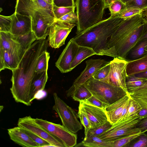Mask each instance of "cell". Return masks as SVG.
Wrapping results in <instances>:
<instances>
[{
  "instance_id": "cell-1",
  "label": "cell",
  "mask_w": 147,
  "mask_h": 147,
  "mask_svg": "<svg viewBox=\"0 0 147 147\" xmlns=\"http://www.w3.org/2000/svg\"><path fill=\"white\" fill-rule=\"evenodd\" d=\"M48 47L46 39L36 40L25 53L18 67L12 71L10 90L16 102L31 105L30 88L36 73V63L40 57L47 51Z\"/></svg>"
},
{
  "instance_id": "cell-2",
  "label": "cell",
  "mask_w": 147,
  "mask_h": 147,
  "mask_svg": "<svg viewBox=\"0 0 147 147\" xmlns=\"http://www.w3.org/2000/svg\"><path fill=\"white\" fill-rule=\"evenodd\" d=\"M123 20L118 16H110L77 34L72 38L79 45L92 48L96 55L113 57L108 42Z\"/></svg>"
},
{
  "instance_id": "cell-3",
  "label": "cell",
  "mask_w": 147,
  "mask_h": 147,
  "mask_svg": "<svg viewBox=\"0 0 147 147\" xmlns=\"http://www.w3.org/2000/svg\"><path fill=\"white\" fill-rule=\"evenodd\" d=\"M142 13L121 21L109 39L108 46L113 57L125 60L128 53L140 40L144 28Z\"/></svg>"
},
{
  "instance_id": "cell-4",
  "label": "cell",
  "mask_w": 147,
  "mask_h": 147,
  "mask_svg": "<svg viewBox=\"0 0 147 147\" xmlns=\"http://www.w3.org/2000/svg\"><path fill=\"white\" fill-rule=\"evenodd\" d=\"M76 34L103 20V0H76Z\"/></svg>"
},
{
  "instance_id": "cell-5",
  "label": "cell",
  "mask_w": 147,
  "mask_h": 147,
  "mask_svg": "<svg viewBox=\"0 0 147 147\" xmlns=\"http://www.w3.org/2000/svg\"><path fill=\"white\" fill-rule=\"evenodd\" d=\"M92 95L103 102L111 104L127 94L122 88L103 81L90 78L85 84Z\"/></svg>"
},
{
  "instance_id": "cell-6",
  "label": "cell",
  "mask_w": 147,
  "mask_h": 147,
  "mask_svg": "<svg viewBox=\"0 0 147 147\" xmlns=\"http://www.w3.org/2000/svg\"><path fill=\"white\" fill-rule=\"evenodd\" d=\"M54 104L53 109L57 113L62 125L71 132L75 133L82 129V125L78 120V114L57 95L53 94Z\"/></svg>"
},
{
  "instance_id": "cell-7",
  "label": "cell",
  "mask_w": 147,
  "mask_h": 147,
  "mask_svg": "<svg viewBox=\"0 0 147 147\" xmlns=\"http://www.w3.org/2000/svg\"><path fill=\"white\" fill-rule=\"evenodd\" d=\"M138 115L117 122L97 136L102 140H113L126 135L142 133L136 127L140 120Z\"/></svg>"
},
{
  "instance_id": "cell-8",
  "label": "cell",
  "mask_w": 147,
  "mask_h": 147,
  "mask_svg": "<svg viewBox=\"0 0 147 147\" xmlns=\"http://www.w3.org/2000/svg\"><path fill=\"white\" fill-rule=\"evenodd\" d=\"M53 5L43 0H17L15 12L32 17L38 13L55 18L52 10Z\"/></svg>"
},
{
  "instance_id": "cell-9",
  "label": "cell",
  "mask_w": 147,
  "mask_h": 147,
  "mask_svg": "<svg viewBox=\"0 0 147 147\" xmlns=\"http://www.w3.org/2000/svg\"><path fill=\"white\" fill-rule=\"evenodd\" d=\"M128 61L118 57L110 61V70L108 76L101 81L122 88L127 92L126 80L127 76V67Z\"/></svg>"
},
{
  "instance_id": "cell-10",
  "label": "cell",
  "mask_w": 147,
  "mask_h": 147,
  "mask_svg": "<svg viewBox=\"0 0 147 147\" xmlns=\"http://www.w3.org/2000/svg\"><path fill=\"white\" fill-rule=\"evenodd\" d=\"M35 120L37 124L61 141L65 147H72L77 144V135L67 129L62 125L41 119L36 118Z\"/></svg>"
},
{
  "instance_id": "cell-11",
  "label": "cell",
  "mask_w": 147,
  "mask_h": 147,
  "mask_svg": "<svg viewBox=\"0 0 147 147\" xmlns=\"http://www.w3.org/2000/svg\"><path fill=\"white\" fill-rule=\"evenodd\" d=\"M18 125L22 129L42 138L55 147H65L61 141L37 124L35 119L30 116L20 118L18 121Z\"/></svg>"
},
{
  "instance_id": "cell-12",
  "label": "cell",
  "mask_w": 147,
  "mask_h": 147,
  "mask_svg": "<svg viewBox=\"0 0 147 147\" xmlns=\"http://www.w3.org/2000/svg\"><path fill=\"white\" fill-rule=\"evenodd\" d=\"M76 25L55 19L51 26L48 35L49 45L52 48L56 49L64 45L67 37Z\"/></svg>"
},
{
  "instance_id": "cell-13",
  "label": "cell",
  "mask_w": 147,
  "mask_h": 147,
  "mask_svg": "<svg viewBox=\"0 0 147 147\" xmlns=\"http://www.w3.org/2000/svg\"><path fill=\"white\" fill-rule=\"evenodd\" d=\"M55 18L37 13L32 17V31L36 40L46 39Z\"/></svg>"
},
{
  "instance_id": "cell-14",
  "label": "cell",
  "mask_w": 147,
  "mask_h": 147,
  "mask_svg": "<svg viewBox=\"0 0 147 147\" xmlns=\"http://www.w3.org/2000/svg\"><path fill=\"white\" fill-rule=\"evenodd\" d=\"M79 45L71 38L55 63V66L62 73L71 71L70 65L77 53Z\"/></svg>"
},
{
  "instance_id": "cell-15",
  "label": "cell",
  "mask_w": 147,
  "mask_h": 147,
  "mask_svg": "<svg viewBox=\"0 0 147 147\" xmlns=\"http://www.w3.org/2000/svg\"><path fill=\"white\" fill-rule=\"evenodd\" d=\"M86 62L85 68L75 80L72 86L76 87L85 84L99 69L110 61L100 59H91L87 60Z\"/></svg>"
},
{
  "instance_id": "cell-16",
  "label": "cell",
  "mask_w": 147,
  "mask_h": 147,
  "mask_svg": "<svg viewBox=\"0 0 147 147\" xmlns=\"http://www.w3.org/2000/svg\"><path fill=\"white\" fill-rule=\"evenodd\" d=\"M24 54L21 48L14 51L0 49V71L5 69L12 71L16 69Z\"/></svg>"
},
{
  "instance_id": "cell-17",
  "label": "cell",
  "mask_w": 147,
  "mask_h": 147,
  "mask_svg": "<svg viewBox=\"0 0 147 147\" xmlns=\"http://www.w3.org/2000/svg\"><path fill=\"white\" fill-rule=\"evenodd\" d=\"M13 16L10 33L18 36L27 34L32 31V17L15 12Z\"/></svg>"
},
{
  "instance_id": "cell-18",
  "label": "cell",
  "mask_w": 147,
  "mask_h": 147,
  "mask_svg": "<svg viewBox=\"0 0 147 147\" xmlns=\"http://www.w3.org/2000/svg\"><path fill=\"white\" fill-rule=\"evenodd\" d=\"M80 105L86 113L92 127L102 125L108 121L105 109L80 101Z\"/></svg>"
},
{
  "instance_id": "cell-19",
  "label": "cell",
  "mask_w": 147,
  "mask_h": 147,
  "mask_svg": "<svg viewBox=\"0 0 147 147\" xmlns=\"http://www.w3.org/2000/svg\"><path fill=\"white\" fill-rule=\"evenodd\" d=\"M130 97L140 106L138 114L141 119L147 117V82L138 87L127 90Z\"/></svg>"
},
{
  "instance_id": "cell-20",
  "label": "cell",
  "mask_w": 147,
  "mask_h": 147,
  "mask_svg": "<svg viewBox=\"0 0 147 147\" xmlns=\"http://www.w3.org/2000/svg\"><path fill=\"white\" fill-rule=\"evenodd\" d=\"M130 98L128 93L123 98L105 108V110L108 121L111 124L116 123L118 120L126 103Z\"/></svg>"
},
{
  "instance_id": "cell-21",
  "label": "cell",
  "mask_w": 147,
  "mask_h": 147,
  "mask_svg": "<svg viewBox=\"0 0 147 147\" xmlns=\"http://www.w3.org/2000/svg\"><path fill=\"white\" fill-rule=\"evenodd\" d=\"M10 139L23 147H37L39 145L33 141L23 129L20 127H15L7 129Z\"/></svg>"
},
{
  "instance_id": "cell-22",
  "label": "cell",
  "mask_w": 147,
  "mask_h": 147,
  "mask_svg": "<svg viewBox=\"0 0 147 147\" xmlns=\"http://www.w3.org/2000/svg\"><path fill=\"white\" fill-rule=\"evenodd\" d=\"M48 79L47 70L36 73L31 86L30 95L31 102L35 98L36 96L39 91L44 90Z\"/></svg>"
},
{
  "instance_id": "cell-23",
  "label": "cell",
  "mask_w": 147,
  "mask_h": 147,
  "mask_svg": "<svg viewBox=\"0 0 147 147\" xmlns=\"http://www.w3.org/2000/svg\"><path fill=\"white\" fill-rule=\"evenodd\" d=\"M20 48V45L15 36L10 32L0 31V49L14 51Z\"/></svg>"
},
{
  "instance_id": "cell-24",
  "label": "cell",
  "mask_w": 147,
  "mask_h": 147,
  "mask_svg": "<svg viewBox=\"0 0 147 147\" xmlns=\"http://www.w3.org/2000/svg\"><path fill=\"white\" fill-rule=\"evenodd\" d=\"M147 38L140 40L129 51L126 56L125 60L128 61L135 60L141 58L146 54Z\"/></svg>"
},
{
  "instance_id": "cell-25",
  "label": "cell",
  "mask_w": 147,
  "mask_h": 147,
  "mask_svg": "<svg viewBox=\"0 0 147 147\" xmlns=\"http://www.w3.org/2000/svg\"><path fill=\"white\" fill-rule=\"evenodd\" d=\"M66 93L67 97H71L74 100L79 102L87 99L92 95L85 84L76 87L71 86Z\"/></svg>"
},
{
  "instance_id": "cell-26",
  "label": "cell",
  "mask_w": 147,
  "mask_h": 147,
  "mask_svg": "<svg viewBox=\"0 0 147 147\" xmlns=\"http://www.w3.org/2000/svg\"><path fill=\"white\" fill-rule=\"evenodd\" d=\"M126 71L127 76L147 71V54L139 59L128 61Z\"/></svg>"
},
{
  "instance_id": "cell-27",
  "label": "cell",
  "mask_w": 147,
  "mask_h": 147,
  "mask_svg": "<svg viewBox=\"0 0 147 147\" xmlns=\"http://www.w3.org/2000/svg\"><path fill=\"white\" fill-rule=\"evenodd\" d=\"M94 55H96V53L92 48L86 46L79 45L76 56L70 65L71 70L84 60Z\"/></svg>"
},
{
  "instance_id": "cell-28",
  "label": "cell",
  "mask_w": 147,
  "mask_h": 147,
  "mask_svg": "<svg viewBox=\"0 0 147 147\" xmlns=\"http://www.w3.org/2000/svg\"><path fill=\"white\" fill-rule=\"evenodd\" d=\"M111 140H102L97 136H92L85 138L76 146L87 147H111Z\"/></svg>"
},
{
  "instance_id": "cell-29",
  "label": "cell",
  "mask_w": 147,
  "mask_h": 147,
  "mask_svg": "<svg viewBox=\"0 0 147 147\" xmlns=\"http://www.w3.org/2000/svg\"><path fill=\"white\" fill-rule=\"evenodd\" d=\"M16 37L17 40L20 45L21 49L24 54L36 40L32 31L26 34Z\"/></svg>"
},
{
  "instance_id": "cell-30",
  "label": "cell",
  "mask_w": 147,
  "mask_h": 147,
  "mask_svg": "<svg viewBox=\"0 0 147 147\" xmlns=\"http://www.w3.org/2000/svg\"><path fill=\"white\" fill-rule=\"evenodd\" d=\"M141 133L126 135L113 140H111V147H126L132 141L140 135Z\"/></svg>"
},
{
  "instance_id": "cell-31",
  "label": "cell",
  "mask_w": 147,
  "mask_h": 147,
  "mask_svg": "<svg viewBox=\"0 0 147 147\" xmlns=\"http://www.w3.org/2000/svg\"><path fill=\"white\" fill-rule=\"evenodd\" d=\"M147 79L135 76L134 75L127 76L126 80V86L127 91L134 89L145 84Z\"/></svg>"
},
{
  "instance_id": "cell-32",
  "label": "cell",
  "mask_w": 147,
  "mask_h": 147,
  "mask_svg": "<svg viewBox=\"0 0 147 147\" xmlns=\"http://www.w3.org/2000/svg\"><path fill=\"white\" fill-rule=\"evenodd\" d=\"M50 58L49 53L47 51L45 52L40 57L36 66V73H39L48 70Z\"/></svg>"
},
{
  "instance_id": "cell-33",
  "label": "cell",
  "mask_w": 147,
  "mask_h": 147,
  "mask_svg": "<svg viewBox=\"0 0 147 147\" xmlns=\"http://www.w3.org/2000/svg\"><path fill=\"white\" fill-rule=\"evenodd\" d=\"M112 124L107 121L105 123L90 129L88 131L84 139L92 136H98L106 131Z\"/></svg>"
},
{
  "instance_id": "cell-34",
  "label": "cell",
  "mask_w": 147,
  "mask_h": 147,
  "mask_svg": "<svg viewBox=\"0 0 147 147\" xmlns=\"http://www.w3.org/2000/svg\"><path fill=\"white\" fill-rule=\"evenodd\" d=\"M78 116L80 119L81 123L84 127L85 136H86L88 131L92 127L86 113L80 105L78 107Z\"/></svg>"
},
{
  "instance_id": "cell-35",
  "label": "cell",
  "mask_w": 147,
  "mask_h": 147,
  "mask_svg": "<svg viewBox=\"0 0 147 147\" xmlns=\"http://www.w3.org/2000/svg\"><path fill=\"white\" fill-rule=\"evenodd\" d=\"M144 11L142 9L134 7L126 8L121 10L115 16H118L125 20L141 13Z\"/></svg>"
},
{
  "instance_id": "cell-36",
  "label": "cell",
  "mask_w": 147,
  "mask_h": 147,
  "mask_svg": "<svg viewBox=\"0 0 147 147\" xmlns=\"http://www.w3.org/2000/svg\"><path fill=\"white\" fill-rule=\"evenodd\" d=\"M13 16V14L9 16L0 15V31L10 32Z\"/></svg>"
},
{
  "instance_id": "cell-37",
  "label": "cell",
  "mask_w": 147,
  "mask_h": 147,
  "mask_svg": "<svg viewBox=\"0 0 147 147\" xmlns=\"http://www.w3.org/2000/svg\"><path fill=\"white\" fill-rule=\"evenodd\" d=\"M76 6L74 7H58L53 5L52 10L56 19H58L67 13L75 11Z\"/></svg>"
},
{
  "instance_id": "cell-38",
  "label": "cell",
  "mask_w": 147,
  "mask_h": 147,
  "mask_svg": "<svg viewBox=\"0 0 147 147\" xmlns=\"http://www.w3.org/2000/svg\"><path fill=\"white\" fill-rule=\"evenodd\" d=\"M126 147H147V134H141L132 141Z\"/></svg>"
},
{
  "instance_id": "cell-39",
  "label": "cell",
  "mask_w": 147,
  "mask_h": 147,
  "mask_svg": "<svg viewBox=\"0 0 147 147\" xmlns=\"http://www.w3.org/2000/svg\"><path fill=\"white\" fill-rule=\"evenodd\" d=\"M141 109V108L140 105L131 98L126 115L125 119L138 115Z\"/></svg>"
},
{
  "instance_id": "cell-40",
  "label": "cell",
  "mask_w": 147,
  "mask_h": 147,
  "mask_svg": "<svg viewBox=\"0 0 147 147\" xmlns=\"http://www.w3.org/2000/svg\"><path fill=\"white\" fill-rule=\"evenodd\" d=\"M108 8L110 12V16H114L126 7L125 4L121 0H115L110 4Z\"/></svg>"
},
{
  "instance_id": "cell-41",
  "label": "cell",
  "mask_w": 147,
  "mask_h": 147,
  "mask_svg": "<svg viewBox=\"0 0 147 147\" xmlns=\"http://www.w3.org/2000/svg\"><path fill=\"white\" fill-rule=\"evenodd\" d=\"M110 68V62L99 69L93 76L95 79L101 80L105 78L108 75Z\"/></svg>"
},
{
  "instance_id": "cell-42",
  "label": "cell",
  "mask_w": 147,
  "mask_h": 147,
  "mask_svg": "<svg viewBox=\"0 0 147 147\" xmlns=\"http://www.w3.org/2000/svg\"><path fill=\"white\" fill-rule=\"evenodd\" d=\"M126 8L134 7L147 9V0H133L125 4Z\"/></svg>"
},
{
  "instance_id": "cell-43",
  "label": "cell",
  "mask_w": 147,
  "mask_h": 147,
  "mask_svg": "<svg viewBox=\"0 0 147 147\" xmlns=\"http://www.w3.org/2000/svg\"><path fill=\"white\" fill-rule=\"evenodd\" d=\"M64 22L76 25L78 22V17L75 11H72L64 15L58 19Z\"/></svg>"
},
{
  "instance_id": "cell-44",
  "label": "cell",
  "mask_w": 147,
  "mask_h": 147,
  "mask_svg": "<svg viewBox=\"0 0 147 147\" xmlns=\"http://www.w3.org/2000/svg\"><path fill=\"white\" fill-rule=\"evenodd\" d=\"M80 101L93 105L104 109L109 105L103 102L92 95L88 98Z\"/></svg>"
},
{
  "instance_id": "cell-45",
  "label": "cell",
  "mask_w": 147,
  "mask_h": 147,
  "mask_svg": "<svg viewBox=\"0 0 147 147\" xmlns=\"http://www.w3.org/2000/svg\"><path fill=\"white\" fill-rule=\"evenodd\" d=\"M23 130L33 141L39 145V147H47L51 144L47 141L27 131Z\"/></svg>"
},
{
  "instance_id": "cell-46",
  "label": "cell",
  "mask_w": 147,
  "mask_h": 147,
  "mask_svg": "<svg viewBox=\"0 0 147 147\" xmlns=\"http://www.w3.org/2000/svg\"><path fill=\"white\" fill-rule=\"evenodd\" d=\"M53 4L59 7H74L76 6L74 0H53Z\"/></svg>"
},
{
  "instance_id": "cell-47",
  "label": "cell",
  "mask_w": 147,
  "mask_h": 147,
  "mask_svg": "<svg viewBox=\"0 0 147 147\" xmlns=\"http://www.w3.org/2000/svg\"><path fill=\"white\" fill-rule=\"evenodd\" d=\"M136 128L139 129L142 133L147 131V117L141 119L137 125Z\"/></svg>"
},
{
  "instance_id": "cell-48",
  "label": "cell",
  "mask_w": 147,
  "mask_h": 147,
  "mask_svg": "<svg viewBox=\"0 0 147 147\" xmlns=\"http://www.w3.org/2000/svg\"><path fill=\"white\" fill-rule=\"evenodd\" d=\"M131 98L130 97L129 100L126 103L123 108L120 118L117 122L121 121L125 119L126 115L130 103Z\"/></svg>"
},
{
  "instance_id": "cell-49",
  "label": "cell",
  "mask_w": 147,
  "mask_h": 147,
  "mask_svg": "<svg viewBox=\"0 0 147 147\" xmlns=\"http://www.w3.org/2000/svg\"><path fill=\"white\" fill-rule=\"evenodd\" d=\"M143 23L144 24L143 32L140 40L144 38H147V20L144 18Z\"/></svg>"
},
{
  "instance_id": "cell-50",
  "label": "cell",
  "mask_w": 147,
  "mask_h": 147,
  "mask_svg": "<svg viewBox=\"0 0 147 147\" xmlns=\"http://www.w3.org/2000/svg\"><path fill=\"white\" fill-rule=\"evenodd\" d=\"M135 76L147 79V71L134 75Z\"/></svg>"
},
{
  "instance_id": "cell-51",
  "label": "cell",
  "mask_w": 147,
  "mask_h": 147,
  "mask_svg": "<svg viewBox=\"0 0 147 147\" xmlns=\"http://www.w3.org/2000/svg\"><path fill=\"white\" fill-rule=\"evenodd\" d=\"M115 0H103L105 8H108L110 4Z\"/></svg>"
},
{
  "instance_id": "cell-52",
  "label": "cell",
  "mask_w": 147,
  "mask_h": 147,
  "mask_svg": "<svg viewBox=\"0 0 147 147\" xmlns=\"http://www.w3.org/2000/svg\"><path fill=\"white\" fill-rule=\"evenodd\" d=\"M142 14L143 18L147 20V9L142 12Z\"/></svg>"
},
{
  "instance_id": "cell-53",
  "label": "cell",
  "mask_w": 147,
  "mask_h": 147,
  "mask_svg": "<svg viewBox=\"0 0 147 147\" xmlns=\"http://www.w3.org/2000/svg\"><path fill=\"white\" fill-rule=\"evenodd\" d=\"M46 1L47 3L53 5V0H43Z\"/></svg>"
},
{
  "instance_id": "cell-54",
  "label": "cell",
  "mask_w": 147,
  "mask_h": 147,
  "mask_svg": "<svg viewBox=\"0 0 147 147\" xmlns=\"http://www.w3.org/2000/svg\"><path fill=\"white\" fill-rule=\"evenodd\" d=\"M123 3L125 4L126 3L133 0H121Z\"/></svg>"
},
{
  "instance_id": "cell-55",
  "label": "cell",
  "mask_w": 147,
  "mask_h": 147,
  "mask_svg": "<svg viewBox=\"0 0 147 147\" xmlns=\"http://www.w3.org/2000/svg\"><path fill=\"white\" fill-rule=\"evenodd\" d=\"M145 50L147 51V47L145 48Z\"/></svg>"
}]
</instances>
